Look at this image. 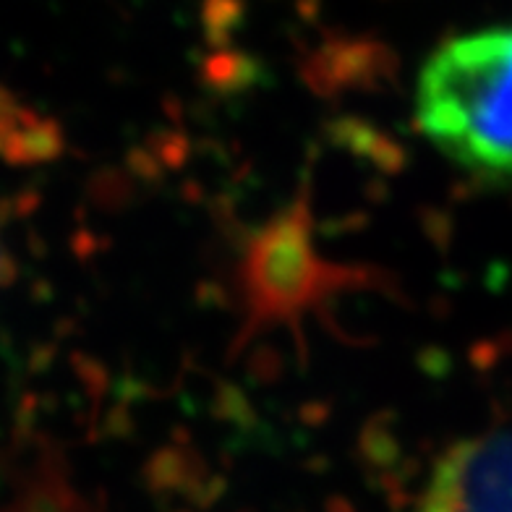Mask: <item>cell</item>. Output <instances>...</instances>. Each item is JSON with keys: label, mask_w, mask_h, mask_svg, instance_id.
<instances>
[{"label": "cell", "mask_w": 512, "mask_h": 512, "mask_svg": "<svg viewBox=\"0 0 512 512\" xmlns=\"http://www.w3.org/2000/svg\"><path fill=\"white\" fill-rule=\"evenodd\" d=\"M432 494L447 512H512V426L455 447Z\"/></svg>", "instance_id": "obj_2"}, {"label": "cell", "mask_w": 512, "mask_h": 512, "mask_svg": "<svg viewBox=\"0 0 512 512\" xmlns=\"http://www.w3.org/2000/svg\"><path fill=\"white\" fill-rule=\"evenodd\" d=\"M418 128L458 168L512 181V27L445 42L416 84Z\"/></svg>", "instance_id": "obj_1"}, {"label": "cell", "mask_w": 512, "mask_h": 512, "mask_svg": "<svg viewBox=\"0 0 512 512\" xmlns=\"http://www.w3.org/2000/svg\"><path fill=\"white\" fill-rule=\"evenodd\" d=\"M424 512H447V510H445V505H442V502L434 497V494H429V502L424 505Z\"/></svg>", "instance_id": "obj_3"}]
</instances>
